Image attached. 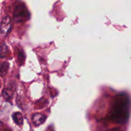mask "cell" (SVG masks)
Segmentation results:
<instances>
[{
	"label": "cell",
	"mask_w": 131,
	"mask_h": 131,
	"mask_svg": "<svg viewBox=\"0 0 131 131\" xmlns=\"http://www.w3.org/2000/svg\"><path fill=\"white\" fill-rule=\"evenodd\" d=\"M130 100L125 93H119L114 97L110 110L108 119L118 124H124L129 120L130 116Z\"/></svg>",
	"instance_id": "1"
},
{
	"label": "cell",
	"mask_w": 131,
	"mask_h": 131,
	"mask_svg": "<svg viewBox=\"0 0 131 131\" xmlns=\"http://www.w3.org/2000/svg\"><path fill=\"white\" fill-rule=\"evenodd\" d=\"M29 13L23 4H18L14 10V20L17 23H23L29 19Z\"/></svg>",
	"instance_id": "2"
},
{
	"label": "cell",
	"mask_w": 131,
	"mask_h": 131,
	"mask_svg": "<svg viewBox=\"0 0 131 131\" xmlns=\"http://www.w3.org/2000/svg\"><path fill=\"white\" fill-rule=\"evenodd\" d=\"M12 23L10 17L8 15L5 16L1 20V34L2 36H6L11 31Z\"/></svg>",
	"instance_id": "3"
},
{
	"label": "cell",
	"mask_w": 131,
	"mask_h": 131,
	"mask_svg": "<svg viewBox=\"0 0 131 131\" xmlns=\"http://www.w3.org/2000/svg\"><path fill=\"white\" fill-rule=\"evenodd\" d=\"M46 116L41 113H35L32 116V122L35 126H39L41 124L44 123L46 121Z\"/></svg>",
	"instance_id": "4"
},
{
	"label": "cell",
	"mask_w": 131,
	"mask_h": 131,
	"mask_svg": "<svg viewBox=\"0 0 131 131\" xmlns=\"http://www.w3.org/2000/svg\"><path fill=\"white\" fill-rule=\"evenodd\" d=\"M12 118L14 121L18 125H20L23 123V117L19 112L14 113L12 116Z\"/></svg>",
	"instance_id": "5"
},
{
	"label": "cell",
	"mask_w": 131,
	"mask_h": 131,
	"mask_svg": "<svg viewBox=\"0 0 131 131\" xmlns=\"http://www.w3.org/2000/svg\"><path fill=\"white\" fill-rule=\"evenodd\" d=\"M9 68V64L7 62H4L1 64V68H0V71H1V77H4L5 74L7 73L8 70Z\"/></svg>",
	"instance_id": "6"
},
{
	"label": "cell",
	"mask_w": 131,
	"mask_h": 131,
	"mask_svg": "<svg viewBox=\"0 0 131 131\" xmlns=\"http://www.w3.org/2000/svg\"><path fill=\"white\" fill-rule=\"evenodd\" d=\"M17 58L18 61H19V64L22 65L24 63V59H25V55H24V51L23 50H19L17 51Z\"/></svg>",
	"instance_id": "7"
},
{
	"label": "cell",
	"mask_w": 131,
	"mask_h": 131,
	"mask_svg": "<svg viewBox=\"0 0 131 131\" xmlns=\"http://www.w3.org/2000/svg\"><path fill=\"white\" fill-rule=\"evenodd\" d=\"M2 95L3 96L4 98L6 99V100H10L12 98V95L10 91L7 89H4L3 91Z\"/></svg>",
	"instance_id": "8"
},
{
	"label": "cell",
	"mask_w": 131,
	"mask_h": 131,
	"mask_svg": "<svg viewBox=\"0 0 131 131\" xmlns=\"http://www.w3.org/2000/svg\"><path fill=\"white\" fill-rule=\"evenodd\" d=\"M8 52V47L5 44H3L1 46V57L3 58L5 57L7 53Z\"/></svg>",
	"instance_id": "9"
},
{
	"label": "cell",
	"mask_w": 131,
	"mask_h": 131,
	"mask_svg": "<svg viewBox=\"0 0 131 131\" xmlns=\"http://www.w3.org/2000/svg\"><path fill=\"white\" fill-rule=\"evenodd\" d=\"M107 131H123L120 128H111V129H110L108 130Z\"/></svg>",
	"instance_id": "10"
}]
</instances>
